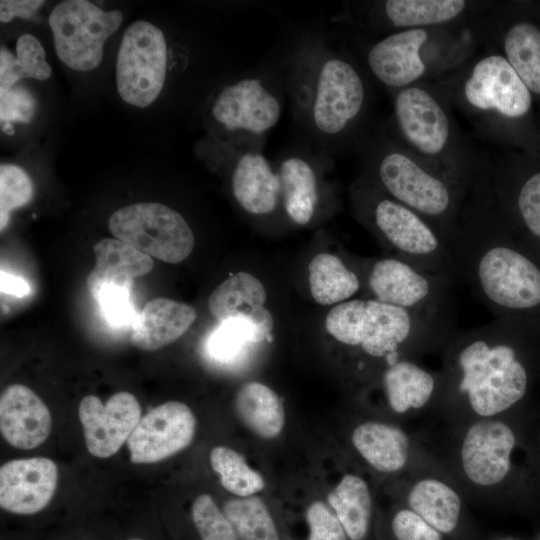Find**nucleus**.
Here are the masks:
<instances>
[{
  "instance_id": "1",
  "label": "nucleus",
  "mask_w": 540,
  "mask_h": 540,
  "mask_svg": "<svg viewBox=\"0 0 540 540\" xmlns=\"http://www.w3.org/2000/svg\"><path fill=\"white\" fill-rule=\"evenodd\" d=\"M448 248L458 277L495 317L540 320V245L499 209L490 185L472 201Z\"/></svg>"
},
{
  "instance_id": "2",
  "label": "nucleus",
  "mask_w": 540,
  "mask_h": 540,
  "mask_svg": "<svg viewBox=\"0 0 540 540\" xmlns=\"http://www.w3.org/2000/svg\"><path fill=\"white\" fill-rule=\"evenodd\" d=\"M539 325V319L495 317L454 337L456 388L475 413H501L525 396L529 375L520 356L521 344Z\"/></svg>"
},
{
  "instance_id": "3",
  "label": "nucleus",
  "mask_w": 540,
  "mask_h": 540,
  "mask_svg": "<svg viewBox=\"0 0 540 540\" xmlns=\"http://www.w3.org/2000/svg\"><path fill=\"white\" fill-rule=\"evenodd\" d=\"M371 167L378 188L427 219L447 246L488 173L487 168L478 177L467 178L444 171L397 139L378 145Z\"/></svg>"
},
{
  "instance_id": "4",
  "label": "nucleus",
  "mask_w": 540,
  "mask_h": 540,
  "mask_svg": "<svg viewBox=\"0 0 540 540\" xmlns=\"http://www.w3.org/2000/svg\"><path fill=\"white\" fill-rule=\"evenodd\" d=\"M486 46L479 55L432 81L480 133L495 142L504 141L512 127L529 116L532 93L507 59Z\"/></svg>"
},
{
  "instance_id": "5",
  "label": "nucleus",
  "mask_w": 540,
  "mask_h": 540,
  "mask_svg": "<svg viewBox=\"0 0 540 540\" xmlns=\"http://www.w3.org/2000/svg\"><path fill=\"white\" fill-rule=\"evenodd\" d=\"M479 43L481 18L464 25L403 30L374 42L366 52V63L393 92L456 69L475 54Z\"/></svg>"
},
{
  "instance_id": "6",
  "label": "nucleus",
  "mask_w": 540,
  "mask_h": 540,
  "mask_svg": "<svg viewBox=\"0 0 540 540\" xmlns=\"http://www.w3.org/2000/svg\"><path fill=\"white\" fill-rule=\"evenodd\" d=\"M328 333L341 344L359 348L391 365L401 352L450 336L454 315L408 311L373 299H353L335 305L327 314Z\"/></svg>"
},
{
  "instance_id": "7",
  "label": "nucleus",
  "mask_w": 540,
  "mask_h": 540,
  "mask_svg": "<svg viewBox=\"0 0 540 540\" xmlns=\"http://www.w3.org/2000/svg\"><path fill=\"white\" fill-rule=\"evenodd\" d=\"M452 109L433 81L393 91L397 140L437 168L467 178L478 177L488 164L473 156L466 146Z\"/></svg>"
},
{
  "instance_id": "8",
  "label": "nucleus",
  "mask_w": 540,
  "mask_h": 540,
  "mask_svg": "<svg viewBox=\"0 0 540 540\" xmlns=\"http://www.w3.org/2000/svg\"><path fill=\"white\" fill-rule=\"evenodd\" d=\"M370 189V222L394 257L428 273L458 277L449 248L433 225L378 187Z\"/></svg>"
},
{
  "instance_id": "9",
  "label": "nucleus",
  "mask_w": 540,
  "mask_h": 540,
  "mask_svg": "<svg viewBox=\"0 0 540 540\" xmlns=\"http://www.w3.org/2000/svg\"><path fill=\"white\" fill-rule=\"evenodd\" d=\"M371 298L408 311L453 315L455 277L422 271L395 257L375 260L365 276Z\"/></svg>"
},
{
  "instance_id": "10",
  "label": "nucleus",
  "mask_w": 540,
  "mask_h": 540,
  "mask_svg": "<svg viewBox=\"0 0 540 540\" xmlns=\"http://www.w3.org/2000/svg\"><path fill=\"white\" fill-rule=\"evenodd\" d=\"M108 226L119 239L167 263L185 260L193 250V232L183 216L154 202L128 205L112 213Z\"/></svg>"
},
{
  "instance_id": "11",
  "label": "nucleus",
  "mask_w": 540,
  "mask_h": 540,
  "mask_svg": "<svg viewBox=\"0 0 540 540\" xmlns=\"http://www.w3.org/2000/svg\"><path fill=\"white\" fill-rule=\"evenodd\" d=\"M122 20L121 11H104L90 1L60 2L49 16L58 58L73 70L96 68L102 60L105 41Z\"/></svg>"
},
{
  "instance_id": "12",
  "label": "nucleus",
  "mask_w": 540,
  "mask_h": 540,
  "mask_svg": "<svg viewBox=\"0 0 540 540\" xmlns=\"http://www.w3.org/2000/svg\"><path fill=\"white\" fill-rule=\"evenodd\" d=\"M366 81L350 60L332 56L316 74L310 114L314 127L327 136H340L353 129L365 112Z\"/></svg>"
},
{
  "instance_id": "13",
  "label": "nucleus",
  "mask_w": 540,
  "mask_h": 540,
  "mask_svg": "<svg viewBox=\"0 0 540 540\" xmlns=\"http://www.w3.org/2000/svg\"><path fill=\"white\" fill-rule=\"evenodd\" d=\"M166 65L163 32L144 20L129 25L116 61V83L122 100L140 108L149 106L163 88Z\"/></svg>"
},
{
  "instance_id": "14",
  "label": "nucleus",
  "mask_w": 540,
  "mask_h": 540,
  "mask_svg": "<svg viewBox=\"0 0 540 540\" xmlns=\"http://www.w3.org/2000/svg\"><path fill=\"white\" fill-rule=\"evenodd\" d=\"M490 4L470 0H386L371 5L369 19L387 34L464 25L478 21Z\"/></svg>"
},
{
  "instance_id": "15",
  "label": "nucleus",
  "mask_w": 540,
  "mask_h": 540,
  "mask_svg": "<svg viewBox=\"0 0 540 540\" xmlns=\"http://www.w3.org/2000/svg\"><path fill=\"white\" fill-rule=\"evenodd\" d=\"M196 419L179 401H167L141 417L127 440L133 463H154L186 448L192 441Z\"/></svg>"
},
{
  "instance_id": "16",
  "label": "nucleus",
  "mask_w": 540,
  "mask_h": 540,
  "mask_svg": "<svg viewBox=\"0 0 540 540\" xmlns=\"http://www.w3.org/2000/svg\"><path fill=\"white\" fill-rule=\"evenodd\" d=\"M78 416L91 455L108 458L126 442L141 419L139 402L129 392L113 394L105 404L94 395L79 403Z\"/></svg>"
},
{
  "instance_id": "17",
  "label": "nucleus",
  "mask_w": 540,
  "mask_h": 540,
  "mask_svg": "<svg viewBox=\"0 0 540 540\" xmlns=\"http://www.w3.org/2000/svg\"><path fill=\"white\" fill-rule=\"evenodd\" d=\"M212 116L228 131L261 135L279 121L281 103L257 78H244L222 88L216 96Z\"/></svg>"
},
{
  "instance_id": "18",
  "label": "nucleus",
  "mask_w": 540,
  "mask_h": 540,
  "mask_svg": "<svg viewBox=\"0 0 540 540\" xmlns=\"http://www.w3.org/2000/svg\"><path fill=\"white\" fill-rule=\"evenodd\" d=\"M58 481V468L45 457L16 459L0 468V506L17 515H32L51 501Z\"/></svg>"
},
{
  "instance_id": "19",
  "label": "nucleus",
  "mask_w": 540,
  "mask_h": 540,
  "mask_svg": "<svg viewBox=\"0 0 540 540\" xmlns=\"http://www.w3.org/2000/svg\"><path fill=\"white\" fill-rule=\"evenodd\" d=\"M514 444V433L503 422L480 421L472 425L461 450L465 474L477 485L498 484L510 470Z\"/></svg>"
},
{
  "instance_id": "20",
  "label": "nucleus",
  "mask_w": 540,
  "mask_h": 540,
  "mask_svg": "<svg viewBox=\"0 0 540 540\" xmlns=\"http://www.w3.org/2000/svg\"><path fill=\"white\" fill-rule=\"evenodd\" d=\"M51 414L34 391L22 384L8 386L0 398V430L13 447L33 449L49 436Z\"/></svg>"
},
{
  "instance_id": "21",
  "label": "nucleus",
  "mask_w": 540,
  "mask_h": 540,
  "mask_svg": "<svg viewBox=\"0 0 540 540\" xmlns=\"http://www.w3.org/2000/svg\"><path fill=\"white\" fill-rule=\"evenodd\" d=\"M489 182L499 209L540 245V169L516 176L505 165L489 164Z\"/></svg>"
},
{
  "instance_id": "22",
  "label": "nucleus",
  "mask_w": 540,
  "mask_h": 540,
  "mask_svg": "<svg viewBox=\"0 0 540 540\" xmlns=\"http://www.w3.org/2000/svg\"><path fill=\"white\" fill-rule=\"evenodd\" d=\"M196 319L195 309L168 298L148 301L132 326L136 347L154 351L180 338Z\"/></svg>"
},
{
  "instance_id": "23",
  "label": "nucleus",
  "mask_w": 540,
  "mask_h": 540,
  "mask_svg": "<svg viewBox=\"0 0 540 540\" xmlns=\"http://www.w3.org/2000/svg\"><path fill=\"white\" fill-rule=\"evenodd\" d=\"M232 191L245 211L254 215L268 214L276 208L281 197L279 174L264 155L246 152L234 166Z\"/></svg>"
},
{
  "instance_id": "24",
  "label": "nucleus",
  "mask_w": 540,
  "mask_h": 540,
  "mask_svg": "<svg viewBox=\"0 0 540 540\" xmlns=\"http://www.w3.org/2000/svg\"><path fill=\"white\" fill-rule=\"evenodd\" d=\"M266 298V290L261 281L240 271L223 281L211 293L208 307L211 314L220 321L242 314L273 328L272 315L264 307Z\"/></svg>"
},
{
  "instance_id": "25",
  "label": "nucleus",
  "mask_w": 540,
  "mask_h": 540,
  "mask_svg": "<svg viewBox=\"0 0 540 540\" xmlns=\"http://www.w3.org/2000/svg\"><path fill=\"white\" fill-rule=\"evenodd\" d=\"M93 252L96 265L86 278L87 288L104 282L131 285L134 278L153 268L150 256L119 239H102L94 245Z\"/></svg>"
},
{
  "instance_id": "26",
  "label": "nucleus",
  "mask_w": 540,
  "mask_h": 540,
  "mask_svg": "<svg viewBox=\"0 0 540 540\" xmlns=\"http://www.w3.org/2000/svg\"><path fill=\"white\" fill-rule=\"evenodd\" d=\"M352 442L361 456L381 472L398 471L408 460V437L392 425L365 422L353 431Z\"/></svg>"
},
{
  "instance_id": "27",
  "label": "nucleus",
  "mask_w": 540,
  "mask_h": 540,
  "mask_svg": "<svg viewBox=\"0 0 540 540\" xmlns=\"http://www.w3.org/2000/svg\"><path fill=\"white\" fill-rule=\"evenodd\" d=\"M382 385L390 408L396 413L419 409L432 397L434 376L407 359L388 365L382 375Z\"/></svg>"
},
{
  "instance_id": "28",
  "label": "nucleus",
  "mask_w": 540,
  "mask_h": 540,
  "mask_svg": "<svg viewBox=\"0 0 540 540\" xmlns=\"http://www.w3.org/2000/svg\"><path fill=\"white\" fill-rule=\"evenodd\" d=\"M281 199L287 215L298 225L308 224L318 201L317 178L311 164L304 158H286L278 170Z\"/></svg>"
},
{
  "instance_id": "29",
  "label": "nucleus",
  "mask_w": 540,
  "mask_h": 540,
  "mask_svg": "<svg viewBox=\"0 0 540 540\" xmlns=\"http://www.w3.org/2000/svg\"><path fill=\"white\" fill-rule=\"evenodd\" d=\"M235 408L240 420L252 432L272 439L283 429L285 415L279 396L259 382L244 384L237 392Z\"/></svg>"
},
{
  "instance_id": "30",
  "label": "nucleus",
  "mask_w": 540,
  "mask_h": 540,
  "mask_svg": "<svg viewBox=\"0 0 540 540\" xmlns=\"http://www.w3.org/2000/svg\"><path fill=\"white\" fill-rule=\"evenodd\" d=\"M309 284L313 299L324 306L349 300L362 285L358 274L330 253H319L310 261Z\"/></svg>"
},
{
  "instance_id": "31",
  "label": "nucleus",
  "mask_w": 540,
  "mask_h": 540,
  "mask_svg": "<svg viewBox=\"0 0 540 540\" xmlns=\"http://www.w3.org/2000/svg\"><path fill=\"white\" fill-rule=\"evenodd\" d=\"M413 512L442 533H450L457 525L461 500L446 484L425 479L416 483L408 495Z\"/></svg>"
},
{
  "instance_id": "32",
  "label": "nucleus",
  "mask_w": 540,
  "mask_h": 540,
  "mask_svg": "<svg viewBox=\"0 0 540 540\" xmlns=\"http://www.w3.org/2000/svg\"><path fill=\"white\" fill-rule=\"evenodd\" d=\"M328 503L351 540H362L369 528L372 500L366 482L347 474L328 494Z\"/></svg>"
},
{
  "instance_id": "33",
  "label": "nucleus",
  "mask_w": 540,
  "mask_h": 540,
  "mask_svg": "<svg viewBox=\"0 0 540 540\" xmlns=\"http://www.w3.org/2000/svg\"><path fill=\"white\" fill-rule=\"evenodd\" d=\"M272 331L255 318L235 315L213 329L206 342L209 356L221 363H230L241 357L250 345L263 341Z\"/></svg>"
},
{
  "instance_id": "34",
  "label": "nucleus",
  "mask_w": 540,
  "mask_h": 540,
  "mask_svg": "<svg viewBox=\"0 0 540 540\" xmlns=\"http://www.w3.org/2000/svg\"><path fill=\"white\" fill-rule=\"evenodd\" d=\"M223 513L239 540H279L274 521L259 497L231 499L225 503Z\"/></svg>"
},
{
  "instance_id": "35",
  "label": "nucleus",
  "mask_w": 540,
  "mask_h": 540,
  "mask_svg": "<svg viewBox=\"0 0 540 540\" xmlns=\"http://www.w3.org/2000/svg\"><path fill=\"white\" fill-rule=\"evenodd\" d=\"M210 463L219 475L222 486L239 497H249L263 490V477L252 469L244 457L226 446L211 450Z\"/></svg>"
},
{
  "instance_id": "36",
  "label": "nucleus",
  "mask_w": 540,
  "mask_h": 540,
  "mask_svg": "<svg viewBox=\"0 0 540 540\" xmlns=\"http://www.w3.org/2000/svg\"><path fill=\"white\" fill-rule=\"evenodd\" d=\"M131 285L104 282L87 288L97 301L104 319L113 327L133 326L137 319L131 301Z\"/></svg>"
},
{
  "instance_id": "37",
  "label": "nucleus",
  "mask_w": 540,
  "mask_h": 540,
  "mask_svg": "<svg viewBox=\"0 0 540 540\" xmlns=\"http://www.w3.org/2000/svg\"><path fill=\"white\" fill-rule=\"evenodd\" d=\"M33 196V184L20 167L2 164L0 167V223L1 230L9 221L10 212L25 206Z\"/></svg>"
},
{
  "instance_id": "38",
  "label": "nucleus",
  "mask_w": 540,
  "mask_h": 540,
  "mask_svg": "<svg viewBox=\"0 0 540 540\" xmlns=\"http://www.w3.org/2000/svg\"><path fill=\"white\" fill-rule=\"evenodd\" d=\"M192 520L201 540H239L231 523L208 494L194 500Z\"/></svg>"
},
{
  "instance_id": "39",
  "label": "nucleus",
  "mask_w": 540,
  "mask_h": 540,
  "mask_svg": "<svg viewBox=\"0 0 540 540\" xmlns=\"http://www.w3.org/2000/svg\"><path fill=\"white\" fill-rule=\"evenodd\" d=\"M16 60L24 77L44 81L51 76L44 48L31 34H23L17 39Z\"/></svg>"
},
{
  "instance_id": "40",
  "label": "nucleus",
  "mask_w": 540,
  "mask_h": 540,
  "mask_svg": "<svg viewBox=\"0 0 540 540\" xmlns=\"http://www.w3.org/2000/svg\"><path fill=\"white\" fill-rule=\"evenodd\" d=\"M36 112L32 93L21 86L0 91V120L3 122L29 123Z\"/></svg>"
},
{
  "instance_id": "41",
  "label": "nucleus",
  "mask_w": 540,
  "mask_h": 540,
  "mask_svg": "<svg viewBox=\"0 0 540 540\" xmlns=\"http://www.w3.org/2000/svg\"><path fill=\"white\" fill-rule=\"evenodd\" d=\"M308 540H346L347 534L329 508L320 501L312 503L306 513Z\"/></svg>"
},
{
  "instance_id": "42",
  "label": "nucleus",
  "mask_w": 540,
  "mask_h": 540,
  "mask_svg": "<svg viewBox=\"0 0 540 540\" xmlns=\"http://www.w3.org/2000/svg\"><path fill=\"white\" fill-rule=\"evenodd\" d=\"M392 531L397 540H441L440 532L412 510L396 513Z\"/></svg>"
},
{
  "instance_id": "43",
  "label": "nucleus",
  "mask_w": 540,
  "mask_h": 540,
  "mask_svg": "<svg viewBox=\"0 0 540 540\" xmlns=\"http://www.w3.org/2000/svg\"><path fill=\"white\" fill-rule=\"evenodd\" d=\"M43 4L42 0H1L0 21L7 23L15 17L29 19Z\"/></svg>"
},
{
  "instance_id": "44",
  "label": "nucleus",
  "mask_w": 540,
  "mask_h": 540,
  "mask_svg": "<svg viewBox=\"0 0 540 540\" xmlns=\"http://www.w3.org/2000/svg\"><path fill=\"white\" fill-rule=\"evenodd\" d=\"M24 77L16 56L1 46L0 50V91H6L15 86V84Z\"/></svg>"
},
{
  "instance_id": "45",
  "label": "nucleus",
  "mask_w": 540,
  "mask_h": 540,
  "mask_svg": "<svg viewBox=\"0 0 540 540\" xmlns=\"http://www.w3.org/2000/svg\"><path fill=\"white\" fill-rule=\"evenodd\" d=\"M1 292L15 297H23L30 291L29 284L20 277L1 271Z\"/></svg>"
},
{
  "instance_id": "46",
  "label": "nucleus",
  "mask_w": 540,
  "mask_h": 540,
  "mask_svg": "<svg viewBox=\"0 0 540 540\" xmlns=\"http://www.w3.org/2000/svg\"><path fill=\"white\" fill-rule=\"evenodd\" d=\"M1 126H2L3 132H5L6 134H8V135L14 134V127H13L12 123L3 122V123H1Z\"/></svg>"
},
{
  "instance_id": "47",
  "label": "nucleus",
  "mask_w": 540,
  "mask_h": 540,
  "mask_svg": "<svg viewBox=\"0 0 540 540\" xmlns=\"http://www.w3.org/2000/svg\"><path fill=\"white\" fill-rule=\"evenodd\" d=\"M127 540H144V539L135 537V538H129Z\"/></svg>"
}]
</instances>
